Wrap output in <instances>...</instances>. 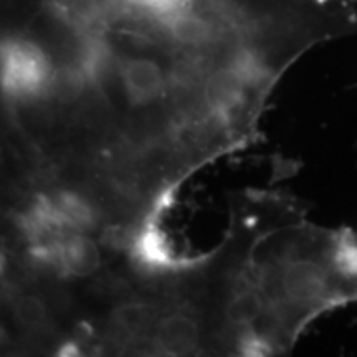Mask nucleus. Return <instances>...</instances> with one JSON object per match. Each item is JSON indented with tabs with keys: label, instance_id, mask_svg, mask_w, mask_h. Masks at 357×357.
I'll return each mask as SVG.
<instances>
[{
	"label": "nucleus",
	"instance_id": "obj_1",
	"mask_svg": "<svg viewBox=\"0 0 357 357\" xmlns=\"http://www.w3.org/2000/svg\"><path fill=\"white\" fill-rule=\"evenodd\" d=\"M119 78L126 98L132 105L147 106L164 100L169 79L160 66L151 58H129L119 65Z\"/></svg>",
	"mask_w": 357,
	"mask_h": 357
},
{
	"label": "nucleus",
	"instance_id": "obj_3",
	"mask_svg": "<svg viewBox=\"0 0 357 357\" xmlns=\"http://www.w3.org/2000/svg\"><path fill=\"white\" fill-rule=\"evenodd\" d=\"M153 339L155 349L162 354H192L200 341L199 321L189 311H169L159 319Z\"/></svg>",
	"mask_w": 357,
	"mask_h": 357
},
{
	"label": "nucleus",
	"instance_id": "obj_2",
	"mask_svg": "<svg viewBox=\"0 0 357 357\" xmlns=\"http://www.w3.org/2000/svg\"><path fill=\"white\" fill-rule=\"evenodd\" d=\"M65 273L79 276L93 275L101 265V253L96 242L83 231L65 235L50 250L47 260Z\"/></svg>",
	"mask_w": 357,
	"mask_h": 357
},
{
	"label": "nucleus",
	"instance_id": "obj_5",
	"mask_svg": "<svg viewBox=\"0 0 357 357\" xmlns=\"http://www.w3.org/2000/svg\"><path fill=\"white\" fill-rule=\"evenodd\" d=\"M266 310V300L258 284H243L236 287L231 294L227 316L230 323L238 328H252V324L260 318Z\"/></svg>",
	"mask_w": 357,
	"mask_h": 357
},
{
	"label": "nucleus",
	"instance_id": "obj_4",
	"mask_svg": "<svg viewBox=\"0 0 357 357\" xmlns=\"http://www.w3.org/2000/svg\"><path fill=\"white\" fill-rule=\"evenodd\" d=\"M159 323L158 310L146 301H124L113 311L116 339L137 342L153 334Z\"/></svg>",
	"mask_w": 357,
	"mask_h": 357
},
{
	"label": "nucleus",
	"instance_id": "obj_6",
	"mask_svg": "<svg viewBox=\"0 0 357 357\" xmlns=\"http://www.w3.org/2000/svg\"><path fill=\"white\" fill-rule=\"evenodd\" d=\"M13 314L17 323L30 333L43 331L48 323V310L35 294H20L13 301Z\"/></svg>",
	"mask_w": 357,
	"mask_h": 357
}]
</instances>
